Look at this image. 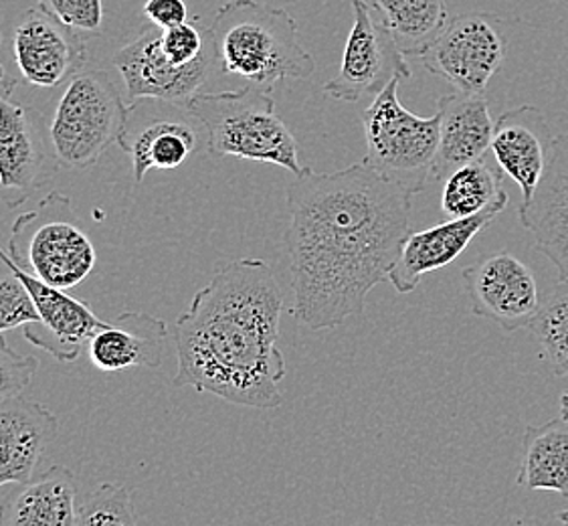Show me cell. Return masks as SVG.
I'll list each match as a JSON object with an SVG mask.
<instances>
[{"instance_id":"obj_9","label":"cell","mask_w":568,"mask_h":526,"mask_svg":"<svg viewBox=\"0 0 568 526\" xmlns=\"http://www.w3.org/2000/svg\"><path fill=\"white\" fill-rule=\"evenodd\" d=\"M351 9L353 29L344 45L341 69L324 85L326 95L342 102H358L383 92L390 81L413 78L407 58L375 7L366 0H353Z\"/></svg>"},{"instance_id":"obj_2","label":"cell","mask_w":568,"mask_h":526,"mask_svg":"<svg viewBox=\"0 0 568 526\" xmlns=\"http://www.w3.org/2000/svg\"><path fill=\"white\" fill-rule=\"evenodd\" d=\"M284 294L270 263L235 260L216 267L176 321V387H193L253 409L284 403L287 366L280 351Z\"/></svg>"},{"instance_id":"obj_24","label":"cell","mask_w":568,"mask_h":526,"mask_svg":"<svg viewBox=\"0 0 568 526\" xmlns=\"http://www.w3.org/2000/svg\"><path fill=\"white\" fill-rule=\"evenodd\" d=\"M504 171L488 156L469 162L452 172L444 181L442 211L447 219H466L488 211L489 206L508 203L504 191Z\"/></svg>"},{"instance_id":"obj_11","label":"cell","mask_w":568,"mask_h":526,"mask_svg":"<svg viewBox=\"0 0 568 526\" xmlns=\"http://www.w3.org/2000/svg\"><path fill=\"white\" fill-rule=\"evenodd\" d=\"M88 37L75 33L41 4L24 11L14 27L12 55L29 85L53 90L65 85L88 63Z\"/></svg>"},{"instance_id":"obj_33","label":"cell","mask_w":568,"mask_h":526,"mask_svg":"<svg viewBox=\"0 0 568 526\" xmlns=\"http://www.w3.org/2000/svg\"><path fill=\"white\" fill-rule=\"evenodd\" d=\"M0 47H2V34H0ZM14 85H17V80L12 78L11 73L2 65V61H0V95L2 98H11L12 92H14Z\"/></svg>"},{"instance_id":"obj_14","label":"cell","mask_w":568,"mask_h":526,"mask_svg":"<svg viewBox=\"0 0 568 526\" xmlns=\"http://www.w3.org/2000/svg\"><path fill=\"white\" fill-rule=\"evenodd\" d=\"M160 33L162 31L154 24L142 27L136 39L115 53L114 65L134 102L160 100L186 108L215 65V49L191 65L179 68L164 55Z\"/></svg>"},{"instance_id":"obj_7","label":"cell","mask_w":568,"mask_h":526,"mask_svg":"<svg viewBox=\"0 0 568 526\" xmlns=\"http://www.w3.org/2000/svg\"><path fill=\"white\" fill-rule=\"evenodd\" d=\"M130 108L103 69H83L69 81L49 124L61 166L83 171L120 144Z\"/></svg>"},{"instance_id":"obj_4","label":"cell","mask_w":568,"mask_h":526,"mask_svg":"<svg viewBox=\"0 0 568 526\" xmlns=\"http://www.w3.org/2000/svg\"><path fill=\"white\" fill-rule=\"evenodd\" d=\"M189 114L205 128L206 149L215 159H241L282 166L302 174L297 140L275 114L272 90L245 85L235 92L196 93L186 103Z\"/></svg>"},{"instance_id":"obj_18","label":"cell","mask_w":568,"mask_h":526,"mask_svg":"<svg viewBox=\"0 0 568 526\" xmlns=\"http://www.w3.org/2000/svg\"><path fill=\"white\" fill-rule=\"evenodd\" d=\"M59 419L45 405L24 397L0 403V486L24 484L58 437Z\"/></svg>"},{"instance_id":"obj_5","label":"cell","mask_w":568,"mask_h":526,"mask_svg":"<svg viewBox=\"0 0 568 526\" xmlns=\"http://www.w3.org/2000/svg\"><path fill=\"white\" fill-rule=\"evenodd\" d=\"M9 252L24 272L59 290L80 286L98 262L73 201L59 191L49 193L34 211L17 218Z\"/></svg>"},{"instance_id":"obj_22","label":"cell","mask_w":568,"mask_h":526,"mask_svg":"<svg viewBox=\"0 0 568 526\" xmlns=\"http://www.w3.org/2000/svg\"><path fill=\"white\" fill-rule=\"evenodd\" d=\"M120 146L130 154L140 184L149 171H172L189 161L199 149V132L179 118H152L140 127L128 122Z\"/></svg>"},{"instance_id":"obj_23","label":"cell","mask_w":568,"mask_h":526,"mask_svg":"<svg viewBox=\"0 0 568 526\" xmlns=\"http://www.w3.org/2000/svg\"><path fill=\"white\" fill-rule=\"evenodd\" d=\"M516 484L532 493H557L568 498V424L550 419L528 425Z\"/></svg>"},{"instance_id":"obj_28","label":"cell","mask_w":568,"mask_h":526,"mask_svg":"<svg viewBox=\"0 0 568 526\" xmlns=\"http://www.w3.org/2000/svg\"><path fill=\"white\" fill-rule=\"evenodd\" d=\"M160 47L169 61L179 68H184L205 58L209 51H213V41H211V31L203 27L201 19H196L194 23H184L169 31H162Z\"/></svg>"},{"instance_id":"obj_21","label":"cell","mask_w":568,"mask_h":526,"mask_svg":"<svg viewBox=\"0 0 568 526\" xmlns=\"http://www.w3.org/2000/svg\"><path fill=\"white\" fill-rule=\"evenodd\" d=\"M80 508L73 472L51 466L4 496L0 526H75Z\"/></svg>"},{"instance_id":"obj_27","label":"cell","mask_w":568,"mask_h":526,"mask_svg":"<svg viewBox=\"0 0 568 526\" xmlns=\"http://www.w3.org/2000/svg\"><path fill=\"white\" fill-rule=\"evenodd\" d=\"M75 526H138L132 490L118 482H103L81 503Z\"/></svg>"},{"instance_id":"obj_36","label":"cell","mask_w":568,"mask_h":526,"mask_svg":"<svg viewBox=\"0 0 568 526\" xmlns=\"http://www.w3.org/2000/svg\"><path fill=\"white\" fill-rule=\"evenodd\" d=\"M409 526H433V525H409Z\"/></svg>"},{"instance_id":"obj_8","label":"cell","mask_w":568,"mask_h":526,"mask_svg":"<svg viewBox=\"0 0 568 526\" xmlns=\"http://www.w3.org/2000/svg\"><path fill=\"white\" fill-rule=\"evenodd\" d=\"M508 51L506 23L489 12H464L445 24L420 55L423 68L457 92L484 95Z\"/></svg>"},{"instance_id":"obj_6","label":"cell","mask_w":568,"mask_h":526,"mask_svg":"<svg viewBox=\"0 0 568 526\" xmlns=\"http://www.w3.org/2000/svg\"><path fill=\"white\" fill-rule=\"evenodd\" d=\"M398 85L400 80L390 81L361 114L366 140L363 162L417 195L433 181L442 115L409 112L398 100Z\"/></svg>"},{"instance_id":"obj_20","label":"cell","mask_w":568,"mask_h":526,"mask_svg":"<svg viewBox=\"0 0 568 526\" xmlns=\"http://www.w3.org/2000/svg\"><path fill=\"white\" fill-rule=\"evenodd\" d=\"M166 322L146 312H124L105 324L88 343L91 365L103 373L125 368H159L166 353Z\"/></svg>"},{"instance_id":"obj_25","label":"cell","mask_w":568,"mask_h":526,"mask_svg":"<svg viewBox=\"0 0 568 526\" xmlns=\"http://www.w3.org/2000/svg\"><path fill=\"white\" fill-rule=\"evenodd\" d=\"M405 58H420L447 24L445 0H373Z\"/></svg>"},{"instance_id":"obj_17","label":"cell","mask_w":568,"mask_h":526,"mask_svg":"<svg viewBox=\"0 0 568 526\" xmlns=\"http://www.w3.org/2000/svg\"><path fill=\"white\" fill-rule=\"evenodd\" d=\"M520 221L532 233L536 250L557 267L558 280L568 277V134H557L545 174Z\"/></svg>"},{"instance_id":"obj_35","label":"cell","mask_w":568,"mask_h":526,"mask_svg":"<svg viewBox=\"0 0 568 526\" xmlns=\"http://www.w3.org/2000/svg\"><path fill=\"white\" fill-rule=\"evenodd\" d=\"M558 520H560V525L568 526V508L567 510H560L557 515Z\"/></svg>"},{"instance_id":"obj_32","label":"cell","mask_w":568,"mask_h":526,"mask_svg":"<svg viewBox=\"0 0 568 526\" xmlns=\"http://www.w3.org/2000/svg\"><path fill=\"white\" fill-rule=\"evenodd\" d=\"M142 14L149 19L150 24L159 27L160 31L189 23V9L184 0H146Z\"/></svg>"},{"instance_id":"obj_1","label":"cell","mask_w":568,"mask_h":526,"mask_svg":"<svg viewBox=\"0 0 568 526\" xmlns=\"http://www.w3.org/2000/svg\"><path fill=\"white\" fill-rule=\"evenodd\" d=\"M403 184L364 162L336 172L304 169L287 186L292 316L310 331L336 328L363 314L373 287L388 282L410 235Z\"/></svg>"},{"instance_id":"obj_30","label":"cell","mask_w":568,"mask_h":526,"mask_svg":"<svg viewBox=\"0 0 568 526\" xmlns=\"http://www.w3.org/2000/svg\"><path fill=\"white\" fill-rule=\"evenodd\" d=\"M37 4L58 17L75 33L88 39L102 34L103 0H37Z\"/></svg>"},{"instance_id":"obj_34","label":"cell","mask_w":568,"mask_h":526,"mask_svg":"<svg viewBox=\"0 0 568 526\" xmlns=\"http://www.w3.org/2000/svg\"><path fill=\"white\" fill-rule=\"evenodd\" d=\"M560 419H565L568 424V391L560 397Z\"/></svg>"},{"instance_id":"obj_3","label":"cell","mask_w":568,"mask_h":526,"mask_svg":"<svg viewBox=\"0 0 568 526\" xmlns=\"http://www.w3.org/2000/svg\"><path fill=\"white\" fill-rule=\"evenodd\" d=\"M209 31L221 71L253 85L272 90L277 81L307 80L316 71V61L297 39L296 19L285 9L229 0Z\"/></svg>"},{"instance_id":"obj_12","label":"cell","mask_w":568,"mask_h":526,"mask_svg":"<svg viewBox=\"0 0 568 526\" xmlns=\"http://www.w3.org/2000/svg\"><path fill=\"white\" fill-rule=\"evenodd\" d=\"M462 280L474 314L508 334L528 328L540 308L535 272L514 253H491L466 267Z\"/></svg>"},{"instance_id":"obj_29","label":"cell","mask_w":568,"mask_h":526,"mask_svg":"<svg viewBox=\"0 0 568 526\" xmlns=\"http://www.w3.org/2000/svg\"><path fill=\"white\" fill-rule=\"evenodd\" d=\"M39 321L33 297L29 296L23 282L11 270L9 274H0V334Z\"/></svg>"},{"instance_id":"obj_19","label":"cell","mask_w":568,"mask_h":526,"mask_svg":"<svg viewBox=\"0 0 568 526\" xmlns=\"http://www.w3.org/2000/svg\"><path fill=\"white\" fill-rule=\"evenodd\" d=\"M442 115L439 149L433 166V181H445L452 172L488 156L494 124L484 95L455 92L437 102Z\"/></svg>"},{"instance_id":"obj_13","label":"cell","mask_w":568,"mask_h":526,"mask_svg":"<svg viewBox=\"0 0 568 526\" xmlns=\"http://www.w3.org/2000/svg\"><path fill=\"white\" fill-rule=\"evenodd\" d=\"M0 263L23 282L41 318L24 326V338L37 348L49 353L59 363L78 361L81 351L88 348L91 336L108 322L100 321L88 302L69 296L65 290L49 286L33 274L24 272L23 267L2 250Z\"/></svg>"},{"instance_id":"obj_26","label":"cell","mask_w":568,"mask_h":526,"mask_svg":"<svg viewBox=\"0 0 568 526\" xmlns=\"http://www.w3.org/2000/svg\"><path fill=\"white\" fill-rule=\"evenodd\" d=\"M530 332L542 344V356L557 377H568V277L558 280L542 300Z\"/></svg>"},{"instance_id":"obj_16","label":"cell","mask_w":568,"mask_h":526,"mask_svg":"<svg viewBox=\"0 0 568 526\" xmlns=\"http://www.w3.org/2000/svg\"><path fill=\"white\" fill-rule=\"evenodd\" d=\"M508 203L489 206L488 211L466 219H447L445 223L410 233L403 243L397 262L388 272V284L398 294H409L419 286L423 275L454 263L476 235L500 215Z\"/></svg>"},{"instance_id":"obj_15","label":"cell","mask_w":568,"mask_h":526,"mask_svg":"<svg viewBox=\"0 0 568 526\" xmlns=\"http://www.w3.org/2000/svg\"><path fill=\"white\" fill-rule=\"evenodd\" d=\"M552 142V128L535 105L514 108L496 120L489 152L504 174L520 186V205L532 201L536 186L545 174Z\"/></svg>"},{"instance_id":"obj_10","label":"cell","mask_w":568,"mask_h":526,"mask_svg":"<svg viewBox=\"0 0 568 526\" xmlns=\"http://www.w3.org/2000/svg\"><path fill=\"white\" fill-rule=\"evenodd\" d=\"M59 166L45 118L0 95V201L19 209L58 174Z\"/></svg>"},{"instance_id":"obj_31","label":"cell","mask_w":568,"mask_h":526,"mask_svg":"<svg viewBox=\"0 0 568 526\" xmlns=\"http://www.w3.org/2000/svg\"><path fill=\"white\" fill-rule=\"evenodd\" d=\"M39 361L14 353L0 334V403L19 397L33 381Z\"/></svg>"}]
</instances>
